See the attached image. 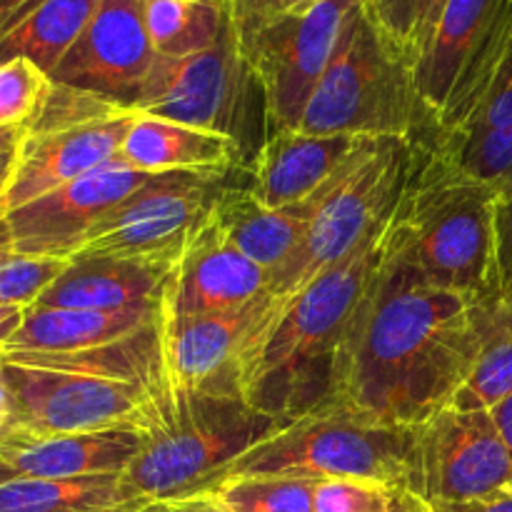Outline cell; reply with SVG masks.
Instances as JSON below:
<instances>
[{"mask_svg":"<svg viewBox=\"0 0 512 512\" xmlns=\"http://www.w3.org/2000/svg\"><path fill=\"white\" fill-rule=\"evenodd\" d=\"M393 490L373 480L325 478L315 485L313 512H388Z\"/></svg>","mask_w":512,"mask_h":512,"instance_id":"cell-34","label":"cell"},{"mask_svg":"<svg viewBox=\"0 0 512 512\" xmlns=\"http://www.w3.org/2000/svg\"><path fill=\"white\" fill-rule=\"evenodd\" d=\"M433 143L470 178L495 188L512 185V43L483 93Z\"/></svg>","mask_w":512,"mask_h":512,"instance_id":"cell-21","label":"cell"},{"mask_svg":"<svg viewBox=\"0 0 512 512\" xmlns=\"http://www.w3.org/2000/svg\"><path fill=\"white\" fill-rule=\"evenodd\" d=\"M140 173H230L245 165L233 138L135 113L118 158Z\"/></svg>","mask_w":512,"mask_h":512,"instance_id":"cell-24","label":"cell"},{"mask_svg":"<svg viewBox=\"0 0 512 512\" xmlns=\"http://www.w3.org/2000/svg\"><path fill=\"white\" fill-rule=\"evenodd\" d=\"M133 118L135 110H125L78 125L25 130L13 178L0 203L5 213L113 163Z\"/></svg>","mask_w":512,"mask_h":512,"instance_id":"cell-17","label":"cell"},{"mask_svg":"<svg viewBox=\"0 0 512 512\" xmlns=\"http://www.w3.org/2000/svg\"><path fill=\"white\" fill-rule=\"evenodd\" d=\"M153 178L120 160L5 213L15 255L73 258L95 225Z\"/></svg>","mask_w":512,"mask_h":512,"instance_id":"cell-15","label":"cell"},{"mask_svg":"<svg viewBox=\"0 0 512 512\" xmlns=\"http://www.w3.org/2000/svg\"><path fill=\"white\" fill-rule=\"evenodd\" d=\"M430 512H512V488L498 495H490V498L430 505Z\"/></svg>","mask_w":512,"mask_h":512,"instance_id":"cell-37","label":"cell"},{"mask_svg":"<svg viewBox=\"0 0 512 512\" xmlns=\"http://www.w3.org/2000/svg\"><path fill=\"white\" fill-rule=\"evenodd\" d=\"M512 488V455L490 410L443 408L410 428L408 490L428 505Z\"/></svg>","mask_w":512,"mask_h":512,"instance_id":"cell-13","label":"cell"},{"mask_svg":"<svg viewBox=\"0 0 512 512\" xmlns=\"http://www.w3.org/2000/svg\"><path fill=\"white\" fill-rule=\"evenodd\" d=\"M495 275L498 298L512 305V185L498 188L495 200Z\"/></svg>","mask_w":512,"mask_h":512,"instance_id":"cell-35","label":"cell"},{"mask_svg":"<svg viewBox=\"0 0 512 512\" xmlns=\"http://www.w3.org/2000/svg\"><path fill=\"white\" fill-rule=\"evenodd\" d=\"M258 108L263 93L255 80L233 23L225 25L213 48L188 58H155L148 80L130 110L170 123L190 125L233 138L245 163L260 148Z\"/></svg>","mask_w":512,"mask_h":512,"instance_id":"cell-7","label":"cell"},{"mask_svg":"<svg viewBox=\"0 0 512 512\" xmlns=\"http://www.w3.org/2000/svg\"><path fill=\"white\" fill-rule=\"evenodd\" d=\"M15 163H18V153L0 158V203H3V195H5V190H8L10 178H13Z\"/></svg>","mask_w":512,"mask_h":512,"instance_id":"cell-45","label":"cell"},{"mask_svg":"<svg viewBox=\"0 0 512 512\" xmlns=\"http://www.w3.org/2000/svg\"><path fill=\"white\" fill-rule=\"evenodd\" d=\"M173 268L113 255H73L35 305L73 310L155 308Z\"/></svg>","mask_w":512,"mask_h":512,"instance_id":"cell-23","label":"cell"},{"mask_svg":"<svg viewBox=\"0 0 512 512\" xmlns=\"http://www.w3.org/2000/svg\"><path fill=\"white\" fill-rule=\"evenodd\" d=\"M273 305V295H263L223 313L173 315L158 303L160 350L170 395L243 398L245 360L255 330Z\"/></svg>","mask_w":512,"mask_h":512,"instance_id":"cell-14","label":"cell"},{"mask_svg":"<svg viewBox=\"0 0 512 512\" xmlns=\"http://www.w3.org/2000/svg\"><path fill=\"white\" fill-rule=\"evenodd\" d=\"M512 43V0H448L415 80L435 133L448 130L475 103Z\"/></svg>","mask_w":512,"mask_h":512,"instance_id":"cell-11","label":"cell"},{"mask_svg":"<svg viewBox=\"0 0 512 512\" xmlns=\"http://www.w3.org/2000/svg\"><path fill=\"white\" fill-rule=\"evenodd\" d=\"M305 135L363 140L435 138V123L415 80V65L390 43L368 3L353 15L298 125Z\"/></svg>","mask_w":512,"mask_h":512,"instance_id":"cell-4","label":"cell"},{"mask_svg":"<svg viewBox=\"0 0 512 512\" xmlns=\"http://www.w3.org/2000/svg\"><path fill=\"white\" fill-rule=\"evenodd\" d=\"M408 460L410 428H390L335 403H325L280 425L263 443L235 460L223 478H358L388 488H408Z\"/></svg>","mask_w":512,"mask_h":512,"instance_id":"cell-6","label":"cell"},{"mask_svg":"<svg viewBox=\"0 0 512 512\" xmlns=\"http://www.w3.org/2000/svg\"><path fill=\"white\" fill-rule=\"evenodd\" d=\"M25 310L28 308H0V350H3L5 345L13 340V335L20 330Z\"/></svg>","mask_w":512,"mask_h":512,"instance_id":"cell-38","label":"cell"},{"mask_svg":"<svg viewBox=\"0 0 512 512\" xmlns=\"http://www.w3.org/2000/svg\"><path fill=\"white\" fill-rule=\"evenodd\" d=\"M8 418V385H5V358L0 350V423Z\"/></svg>","mask_w":512,"mask_h":512,"instance_id":"cell-46","label":"cell"},{"mask_svg":"<svg viewBox=\"0 0 512 512\" xmlns=\"http://www.w3.org/2000/svg\"><path fill=\"white\" fill-rule=\"evenodd\" d=\"M390 215L340 263L265 315L245 360V403L285 423L330 403L338 348L388 248Z\"/></svg>","mask_w":512,"mask_h":512,"instance_id":"cell-2","label":"cell"},{"mask_svg":"<svg viewBox=\"0 0 512 512\" xmlns=\"http://www.w3.org/2000/svg\"><path fill=\"white\" fill-rule=\"evenodd\" d=\"M268 285V270L230 245L208 218L185 245L158 303L173 315L223 313L268 295Z\"/></svg>","mask_w":512,"mask_h":512,"instance_id":"cell-19","label":"cell"},{"mask_svg":"<svg viewBox=\"0 0 512 512\" xmlns=\"http://www.w3.org/2000/svg\"><path fill=\"white\" fill-rule=\"evenodd\" d=\"M315 485L298 475H230L203 495L230 512H313Z\"/></svg>","mask_w":512,"mask_h":512,"instance_id":"cell-30","label":"cell"},{"mask_svg":"<svg viewBox=\"0 0 512 512\" xmlns=\"http://www.w3.org/2000/svg\"><path fill=\"white\" fill-rule=\"evenodd\" d=\"M50 75L28 58L0 63V128H28L48 95Z\"/></svg>","mask_w":512,"mask_h":512,"instance_id":"cell-32","label":"cell"},{"mask_svg":"<svg viewBox=\"0 0 512 512\" xmlns=\"http://www.w3.org/2000/svg\"><path fill=\"white\" fill-rule=\"evenodd\" d=\"M143 0H100L50 80L133 105L155 63Z\"/></svg>","mask_w":512,"mask_h":512,"instance_id":"cell-16","label":"cell"},{"mask_svg":"<svg viewBox=\"0 0 512 512\" xmlns=\"http://www.w3.org/2000/svg\"><path fill=\"white\" fill-rule=\"evenodd\" d=\"M143 15L158 58L203 53L230 23L223 0H143Z\"/></svg>","mask_w":512,"mask_h":512,"instance_id":"cell-29","label":"cell"},{"mask_svg":"<svg viewBox=\"0 0 512 512\" xmlns=\"http://www.w3.org/2000/svg\"><path fill=\"white\" fill-rule=\"evenodd\" d=\"M5 385L8 418L0 425L35 435L153 430L170 403L143 385L15 360H5Z\"/></svg>","mask_w":512,"mask_h":512,"instance_id":"cell-9","label":"cell"},{"mask_svg":"<svg viewBox=\"0 0 512 512\" xmlns=\"http://www.w3.org/2000/svg\"><path fill=\"white\" fill-rule=\"evenodd\" d=\"M148 430L35 435L0 425V483L123 475L143 450Z\"/></svg>","mask_w":512,"mask_h":512,"instance_id":"cell-20","label":"cell"},{"mask_svg":"<svg viewBox=\"0 0 512 512\" xmlns=\"http://www.w3.org/2000/svg\"><path fill=\"white\" fill-rule=\"evenodd\" d=\"M285 420L260 413L243 398L170 395L163 420L120 480L138 503H178L203 495L248 450Z\"/></svg>","mask_w":512,"mask_h":512,"instance_id":"cell-5","label":"cell"},{"mask_svg":"<svg viewBox=\"0 0 512 512\" xmlns=\"http://www.w3.org/2000/svg\"><path fill=\"white\" fill-rule=\"evenodd\" d=\"M10 258H15L13 238H10V228H8V218H5V210H3V205H0V265L8 263Z\"/></svg>","mask_w":512,"mask_h":512,"instance_id":"cell-44","label":"cell"},{"mask_svg":"<svg viewBox=\"0 0 512 512\" xmlns=\"http://www.w3.org/2000/svg\"><path fill=\"white\" fill-rule=\"evenodd\" d=\"M480 350L453 408L493 410L512 395V305L498 295L478 300Z\"/></svg>","mask_w":512,"mask_h":512,"instance_id":"cell-28","label":"cell"},{"mask_svg":"<svg viewBox=\"0 0 512 512\" xmlns=\"http://www.w3.org/2000/svg\"><path fill=\"white\" fill-rule=\"evenodd\" d=\"M100 0H38L0 38V63L28 58L53 73L90 23Z\"/></svg>","mask_w":512,"mask_h":512,"instance_id":"cell-26","label":"cell"},{"mask_svg":"<svg viewBox=\"0 0 512 512\" xmlns=\"http://www.w3.org/2000/svg\"><path fill=\"white\" fill-rule=\"evenodd\" d=\"M158 318L155 308L73 310L30 305L23 325L3 353H83L143 333Z\"/></svg>","mask_w":512,"mask_h":512,"instance_id":"cell-25","label":"cell"},{"mask_svg":"<svg viewBox=\"0 0 512 512\" xmlns=\"http://www.w3.org/2000/svg\"><path fill=\"white\" fill-rule=\"evenodd\" d=\"M365 3L390 43L415 65L428 48L448 0H365Z\"/></svg>","mask_w":512,"mask_h":512,"instance_id":"cell-31","label":"cell"},{"mask_svg":"<svg viewBox=\"0 0 512 512\" xmlns=\"http://www.w3.org/2000/svg\"><path fill=\"white\" fill-rule=\"evenodd\" d=\"M223 5L228 10L235 33H238L240 45H245L265 20L273 18L278 0H223Z\"/></svg>","mask_w":512,"mask_h":512,"instance_id":"cell-36","label":"cell"},{"mask_svg":"<svg viewBox=\"0 0 512 512\" xmlns=\"http://www.w3.org/2000/svg\"><path fill=\"white\" fill-rule=\"evenodd\" d=\"M140 505L120 475L0 483V512H130Z\"/></svg>","mask_w":512,"mask_h":512,"instance_id":"cell-27","label":"cell"},{"mask_svg":"<svg viewBox=\"0 0 512 512\" xmlns=\"http://www.w3.org/2000/svg\"><path fill=\"white\" fill-rule=\"evenodd\" d=\"M333 185H328L323 193L313 195L303 203L285 205V208H268L245 188L238 173L233 183L225 185L220 198L215 200L210 220L218 225V230L230 245H235L240 253L248 255L253 263L268 270L270 275L295 253L305 230L313 223L320 203L333 190Z\"/></svg>","mask_w":512,"mask_h":512,"instance_id":"cell-22","label":"cell"},{"mask_svg":"<svg viewBox=\"0 0 512 512\" xmlns=\"http://www.w3.org/2000/svg\"><path fill=\"white\" fill-rule=\"evenodd\" d=\"M478 350V303L428 283L388 233L338 348L330 403L373 423L415 428L453 405Z\"/></svg>","mask_w":512,"mask_h":512,"instance_id":"cell-1","label":"cell"},{"mask_svg":"<svg viewBox=\"0 0 512 512\" xmlns=\"http://www.w3.org/2000/svg\"><path fill=\"white\" fill-rule=\"evenodd\" d=\"M70 258L15 255L0 265V308H30L55 283Z\"/></svg>","mask_w":512,"mask_h":512,"instance_id":"cell-33","label":"cell"},{"mask_svg":"<svg viewBox=\"0 0 512 512\" xmlns=\"http://www.w3.org/2000/svg\"><path fill=\"white\" fill-rule=\"evenodd\" d=\"M388 512H430V505L408 488H395Z\"/></svg>","mask_w":512,"mask_h":512,"instance_id":"cell-39","label":"cell"},{"mask_svg":"<svg viewBox=\"0 0 512 512\" xmlns=\"http://www.w3.org/2000/svg\"><path fill=\"white\" fill-rule=\"evenodd\" d=\"M130 512H180V510L175 508L173 503H145V505H140V508H135Z\"/></svg>","mask_w":512,"mask_h":512,"instance_id":"cell-47","label":"cell"},{"mask_svg":"<svg viewBox=\"0 0 512 512\" xmlns=\"http://www.w3.org/2000/svg\"><path fill=\"white\" fill-rule=\"evenodd\" d=\"M413 143L373 140L320 203L295 253L270 273L268 295L285 305L333 268L395 208L408 175Z\"/></svg>","mask_w":512,"mask_h":512,"instance_id":"cell-8","label":"cell"},{"mask_svg":"<svg viewBox=\"0 0 512 512\" xmlns=\"http://www.w3.org/2000/svg\"><path fill=\"white\" fill-rule=\"evenodd\" d=\"M373 140L350 135H265L253 158L240 168L245 188L268 208L303 203L333 185Z\"/></svg>","mask_w":512,"mask_h":512,"instance_id":"cell-18","label":"cell"},{"mask_svg":"<svg viewBox=\"0 0 512 512\" xmlns=\"http://www.w3.org/2000/svg\"><path fill=\"white\" fill-rule=\"evenodd\" d=\"M33 3H38V0H0V38L13 28L15 20Z\"/></svg>","mask_w":512,"mask_h":512,"instance_id":"cell-40","label":"cell"},{"mask_svg":"<svg viewBox=\"0 0 512 512\" xmlns=\"http://www.w3.org/2000/svg\"><path fill=\"white\" fill-rule=\"evenodd\" d=\"M230 173H160L110 210L75 255H113L175 268L215 200L235 180Z\"/></svg>","mask_w":512,"mask_h":512,"instance_id":"cell-12","label":"cell"},{"mask_svg":"<svg viewBox=\"0 0 512 512\" xmlns=\"http://www.w3.org/2000/svg\"><path fill=\"white\" fill-rule=\"evenodd\" d=\"M490 415H493L495 425H498L500 435H503L505 445H508V450L512 455V395L508 400H503L500 405H495V408L490 410Z\"/></svg>","mask_w":512,"mask_h":512,"instance_id":"cell-41","label":"cell"},{"mask_svg":"<svg viewBox=\"0 0 512 512\" xmlns=\"http://www.w3.org/2000/svg\"><path fill=\"white\" fill-rule=\"evenodd\" d=\"M363 5L365 0H308L275 13L250 35L243 50L263 93L268 135L298 130L315 85Z\"/></svg>","mask_w":512,"mask_h":512,"instance_id":"cell-10","label":"cell"},{"mask_svg":"<svg viewBox=\"0 0 512 512\" xmlns=\"http://www.w3.org/2000/svg\"><path fill=\"white\" fill-rule=\"evenodd\" d=\"M495 200V185L455 168L433 138L418 140L390 218L395 248L428 283L475 303L493 298Z\"/></svg>","mask_w":512,"mask_h":512,"instance_id":"cell-3","label":"cell"},{"mask_svg":"<svg viewBox=\"0 0 512 512\" xmlns=\"http://www.w3.org/2000/svg\"><path fill=\"white\" fill-rule=\"evenodd\" d=\"M23 138H25V128H0V158L18 153Z\"/></svg>","mask_w":512,"mask_h":512,"instance_id":"cell-43","label":"cell"},{"mask_svg":"<svg viewBox=\"0 0 512 512\" xmlns=\"http://www.w3.org/2000/svg\"><path fill=\"white\" fill-rule=\"evenodd\" d=\"M173 505L180 512H230V510H225L223 505L215 503V500L205 498V495H195V498L178 500V503H173Z\"/></svg>","mask_w":512,"mask_h":512,"instance_id":"cell-42","label":"cell"},{"mask_svg":"<svg viewBox=\"0 0 512 512\" xmlns=\"http://www.w3.org/2000/svg\"><path fill=\"white\" fill-rule=\"evenodd\" d=\"M308 3V0H278V8H275V13H283V10H290V8H298V5Z\"/></svg>","mask_w":512,"mask_h":512,"instance_id":"cell-48","label":"cell"}]
</instances>
